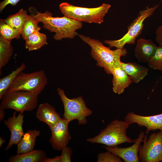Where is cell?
Segmentation results:
<instances>
[{
	"mask_svg": "<svg viewBox=\"0 0 162 162\" xmlns=\"http://www.w3.org/2000/svg\"><path fill=\"white\" fill-rule=\"evenodd\" d=\"M28 10L31 15L38 22L43 24V27L51 32H55L53 38L56 40L63 38L72 39L76 35V31L82 28V22L64 16L53 17L48 10L44 13L39 12L36 8L31 7Z\"/></svg>",
	"mask_w": 162,
	"mask_h": 162,
	"instance_id": "cell-1",
	"label": "cell"
},
{
	"mask_svg": "<svg viewBox=\"0 0 162 162\" xmlns=\"http://www.w3.org/2000/svg\"><path fill=\"white\" fill-rule=\"evenodd\" d=\"M81 39L91 48V55L97 62L96 65L103 68L106 72L111 74L115 68L120 66L121 58L127 53L126 49L117 48L114 50L104 46L100 41L76 33Z\"/></svg>",
	"mask_w": 162,
	"mask_h": 162,
	"instance_id": "cell-2",
	"label": "cell"
},
{
	"mask_svg": "<svg viewBox=\"0 0 162 162\" xmlns=\"http://www.w3.org/2000/svg\"><path fill=\"white\" fill-rule=\"evenodd\" d=\"M130 125L124 121L115 120L110 123L97 136L86 140L92 143H98L106 146L113 147L124 143H134L136 139L133 140L127 135L126 132Z\"/></svg>",
	"mask_w": 162,
	"mask_h": 162,
	"instance_id": "cell-3",
	"label": "cell"
},
{
	"mask_svg": "<svg viewBox=\"0 0 162 162\" xmlns=\"http://www.w3.org/2000/svg\"><path fill=\"white\" fill-rule=\"evenodd\" d=\"M110 7V4L106 3L94 8L78 7L67 2L62 3L59 6L64 16L80 22L98 24L103 22L104 17Z\"/></svg>",
	"mask_w": 162,
	"mask_h": 162,
	"instance_id": "cell-4",
	"label": "cell"
},
{
	"mask_svg": "<svg viewBox=\"0 0 162 162\" xmlns=\"http://www.w3.org/2000/svg\"><path fill=\"white\" fill-rule=\"evenodd\" d=\"M38 96L23 90H7L1 99L0 107L12 109L22 113L25 111H32L37 106Z\"/></svg>",
	"mask_w": 162,
	"mask_h": 162,
	"instance_id": "cell-5",
	"label": "cell"
},
{
	"mask_svg": "<svg viewBox=\"0 0 162 162\" xmlns=\"http://www.w3.org/2000/svg\"><path fill=\"white\" fill-rule=\"evenodd\" d=\"M159 6L157 4L150 8L147 6L140 10L136 17L128 27L127 33L120 39L114 40H106L104 42L110 47L123 49L126 44H134L136 38L141 34L145 20L151 16Z\"/></svg>",
	"mask_w": 162,
	"mask_h": 162,
	"instance_id": "cell-6",
	"label": "cell"
},
{
	"mask_svg": "<svg viewBox=\"0 0 162 162\" xmlns=\"http://www.w3.org/2000/svg\"><path fill=\"white\" fill-rule=\"evenodd\" d=\"M64 107V118L70 122L77 120L79 124H85L87 122V117L91 116L92 111L88 108L82 96L72 99L68 98L64 91L60 88L57 89Z\"/></svg>",
	"mask_w": 162,
	"mask_h": 162,
	"instance_id": "cell-7",
	"label": "cell"
},
{
	"mask_svg": "<svg viewBox=\"0 0 162 162\" xmlns=\"http://www.w3.org/2000/svg\"><path fill=\"white\" fill-rule=\"evenodd\" d=\"M47 78L42 70L30 73L22 71L15 77L8 90H21L40 94L47 83Z\"/></svg>",
	"mask_w": 162,
	"mask_h": 162,
	"instance_id": "cell-8",
	"label": "cell"
},
{
	"mask_svg": "<svg viewBox=\"0 0 162 162\" xmlns=\"http://www.w3.org/2000/svg\"><path fill=\"white\" fill-rule=\"evenodd\" d=\"M139 162H162V131L145 135L143 144L140 146Z\"/></svg>",
	"mask_w": 162,
	"mask_h": 162,
	"instance_id": "cell-9",
	"label": "cell"
},
{
	"mask_svg": "<svg viewBox=\"0 0 162 162\" xmlns=\"http://www.w3.org/2000/svg\"><path fill=\"white\" fill-rule=\"evenodd\" d=\"M69 123L66 119L61 118L50 128L51 135L49 142L53 149L60 151L68 144L71 138L68 129Z\"/></svg>",
	"mask_w": 162,
	"mask_h": 162,
	"instance_id": "cell-10",
	"label": "cell"
},
{
	"mask_svg": "<svg viewBox=\"0 0 162 162\" xmlns=\"http://www.w3.org/2000/svg\"><path fill=\"white\" fill-rule=\"evenodd\" d=\"M125 121L130 125L136 123L140 126L146 128V134L148 135L151 130L162 131V113L151 116H143L133 112L128 113L124 118Z\"/></svg>",
	"mask_w": 162,
	"mask_h": 162,
	"instance_id": "cell-11",
	"label": "cell"
},
{
	"mask_svg": "<svg viewBox=\"0 0 162 162\" xmlns=\"http://www.w3.org/2000/svg\"><path fill=\"white\" fill-rule=\"evenodd\" d=\"M145 135L143 131L141 132L134 143L131 146L126 148H119L117 146L110 147H104L106 150L116 155L125 162H138L139 148L143 142Z\"/></svg>",
	"mask_w": 162,
	"mask_h": 162,
	"instance_id": "cell-12",
	"label": "cell"
},
{
	"mask_svg": "<svg viewBox=\"0 0 162 162\" xmlns=\"http://www.w3.org/2000/svg\"><path fill=\"white\" fill-rule=\"evenodd\" d=\"M17 111L13 112L12 116L4 121V124L10 132V136L9 142L5 148L8 150L12 146L17 145L25 134L22 128L24 116L23 113H19L16 116Z\"/></svg>",
	"mask_w": 162,
	"mask_h": 162,
	"instance_id": "cell-13",
	"label": "cell"
},
{
	"mask_svg": "<svg viewBox=\"0 0 162 162\" xmlns=\"http://www.w3.org/2000/svg\"><path fill=\"white\" fill-rule=\"evenodd\" d=\"M157 46L151 39L140 38L137 40L135 48V56L139 62L148 63Z\"/></svg>",
	"mask_w": 162,
	"mask_h": 162,
	"instance_id": "cell-14",
	"label": "cell"
},
{
	"mask_svg": "<svg viewBox=\"0 0 162 162\" xmlns=\"http://www.w3.org/2000/svg\"><path fill=\"white\" fill-rule=\"evenodd\" d=\"M37 118L46 123L50 128L56 124L61 118L55 108L47 103L39 105L36 114Z\"/></svg>",
	"mask_w": 162,
	"mask_h": 162,
	"instance_id": "cell-15",
	"label": "cell"
},
{
	"mask_svg": "<svg viewBox=\"0 0 162 162\" xmlns=\"http://www.w3.org/2000/svg\"><path fill=\"white\" fill-rule=\"evenodd\" d=\"M111 74L113 76L112 90L118 94H122L132 82L130 77L120 66L114 68L111 71Z\"/></svg>",
	"mask_w": 162,
	"mask_h": 162,
	"instance_id": "cell-16",
	"label": "cell"
},
{
	"mask_svg": "<svg viewBox=\"0 0 162 162\" xmlns=\"http://www.w3.org/2000/svg\"><path fill=\"white\" fill-rule=\"evenodd\" d=\"M120 67L130 77L132 82L137 83L148 74V69L135 62H121Z\"/></svg>",
	"mask_w": 162,
	"mask_h": 162,
	"instance_id": "cell-17",
	"label": "cell"
},
{
	"mask_svg": "<svg viewBox=\"0 0 162 162\" xmlns=\"http://www.w3.org/2000/svg\"><path fill=\"white\" fill-rule=\"evenodd\" d=\"M40 131L37 129L28 130L25 133L17 145V154L25 153L34 149L36 138Z\"/></svg>",
	"mask_w": 162,
	"mask_h": 162,
	"instance_id": "cell-18",
	"label": "cell"
},
{
	"mask_svg": "<svg viewBox=\"0 0 162 162\" xmlns=\"http://www.w3.org/2000/svg\"><path fill=\"white\" fill-rule=\"evenodd\" d=\"M45 152L41 150H33L28 152L12 156L10 162H44L46 158Z\"/></svg>",
	"mask_w": 162,
	"mask_h": 162,
	"instance_id": "cell-19",
	"label": "cell"
},
{
	"mask_svg": "<svg viewBox=\"0 0 162 162\" xmlns=\"http://www.w3.org/2000/svg\"><path fill=\"white\" fill-rule=\"evenodd\" d=\"M46 35L36 31L27 37L25 39L26 48L28 51L38 50L47 44Z\"/></svg>",
	"mask_w": 162,
	"mask_h": 162,
	"instance_id": "cell-20",
	"label": "cell"
},
{
	"mask_svg": "<svg viewBox=\"0 0 162 162\" xmlns=\"http://www.w3.org/2000/svg\"><path fill=\"white\" fill-rule=\"evenodd\" d=\"M11 41L0 36V72L1 70L9 62L13 54V48Z\"/></svg>",
	"mask_w": 162,
	"mask_h": 162,
	"instance_id": "cell-21",
	"label": "cell"
},
{
	"mask_svg": "<svg viewBox=\"0 0 162 162\" xmlns=\"http://www.w3.org/2000/svg\"><path fill=\"white\" fill-rule=\"evenodd\" d=\"M28 15L26 10L22 8L16 14L3 20L5 23L12 28L21 32L24 20Z\"/></svg>",
	"mask_w": 162,
	"mask_h": 162,
	"instance_id": "cell-22",
	"label": "cell"
},
{
	"mask_svg": "<svg viewBox=\"0 0 162 162\" xmlns=\"http://www.w3.org/2000/svg\"><path fill=\"white\" fill-rule=\"evenodd\" d=\"M26 67V64L22 63L21 65L8 75L0 79V99L8 89L9 87L17 75L23 71Z\"/></svg>",
	"mask_w": 162,
	"mask_h": 162,
	"instance_id": "cell-23",
	"label": "cell"
},
{
	"mask_svg": "<svg viewBox=\"0 0 162 162\" xmlns=\"http://www.w3.org/2000/svg\"><path fill=\"white\" fill-rule=\"evenodd\" d=\"M38 23L31 15H28L24 20L21 31L23 40L34 32L40 30L41 27L38 26Z\"/></svg>",
	"mask_w": 162,
	"mask_h": 162,
	"instance_id": "cell-24",
	"label": "cell"
},
{
	"mask_svg": "<svg viewBox=\"0 0 162 162\" xmlns=\"http://www.w3.org/2000/svg\"><path fill=\"white\" fill-rule=\"evenodd\" d=\"M0 34L6 40L11 41L13 39L20 38L21 32L14 29L5 23L2 19L0 21Z\"/></svg>",
	"mask_w": 162,
	"mask_h": 162,
	"instance_id": "cell-25",
	"label": "cell"
},
{
	"mask_svg": "<svg viewBox=\"0 0 162 162\" xmlns=\"http://www.w3.org/2000/svg\"><path fill=\"white\" fill-rule=\"evenodd\" d=\"M148 63L150 68L162 71V47L157 46L154 54Z\"/></svg>",
	"mask_w": 162,
	"mask_h": 162,
	"instance_id": "cell-26",
	"label": "cell"
},
{
	"mask_svg": "<svg viewBox=\"0 0 162 162\" xmlns=\"http://www.w3.org/2000/svg\"><path fill=\"white\" fill-rule=\"evenodd\" d=\"M99 153L97 156V162H122L121 159L113 153L107 151Z\"/></svg>",
	"mask_w": 162,
	"mask_h": 162,
	"instance_id": "cell-27",
	"label": "cell"
},
{
	"mask_svg": "<svg viewBox=\"0 0 162 162\" xmlns=\"http://www.w3.org/2000/svg\"><path fill=\"white\" fill-rule=\"evenodd\" d=\"M61 156V162H70L71 161V156L72 150L70 147L67 146L62 149Z\"/></svg>",
	"mask_w": 162,
	"mask_h": 162,
	"instance_id": "cell-28",
	"label": "cell"
},
{
	"mask_svg": "<svg viewBox=\"0 0 162 162\" xmlns=\"http://www.w3.org/2000/svg\"><path fill=\"white\" fill-rule=\"evenodd\" d=\"M155 34V42L159 46L162 47V24L157 28Z\"/></svg>",
	"mask_w": 162,
	"mask_h": 162,
	"instance_id": "cell-29",
	"label": "cell"
},
{
	"mask_svg": "<svg viewBox=\"0 0 162 162\" xmlns=\"http://www.w3.org/2000/svg\"><path fill=\"white\" fill-rule=\"evenodd\" d=\"M20 0H4L0 3V11L2 12L5 7L8 4L12 6L16 5Z\"/></svg>",
	"mask_w": 162,
	"mask_h": 162,
	"instance_id": "cell-30",
	"label": "cell"
},
{
	"mask_svg": "<svg viewBox=\"0 0 162 162\" xmlns=\"http://www.w3.org/2000/svg\"><path fill=\"white\" fill-rule=\"evenodd\" d=\"M44 162H61V156H57L52 158H46Z\"/></svg>",
	"mask_w": 162,
	"mask_h": 162,
	"instance_id": "cell-31",
	"label": "cell"
},
{
	"mask_svg": "<svg viewBox=\"0 0 162 162\" xmlns=\"http://www.w3.org/2000/svg\"><path fill=\"white\" fill-rule=\"evenodd\" d=\"M5 115L4 109L0 107V121L3 120Z\"/></svg>",
	"mask_w": 162,
	"mask_h": 162,
	"instance_id": "cell-32",
	"label": "cell"
},
{
	"mask_svg": "<svg viewBox=\"0 0 162 162\" xmlns=\"http://www.w3.org/2000/svg\"><path fill=\"white\" fill-rule=\"evenodd\" d=\"M6 141L0 136V148H1Z\"/></svg>",
	"mask_w": 162,
	"mask_h": 162,
	"instance_id": "cell-33",
	"label": "cell"
}]
</instances>
